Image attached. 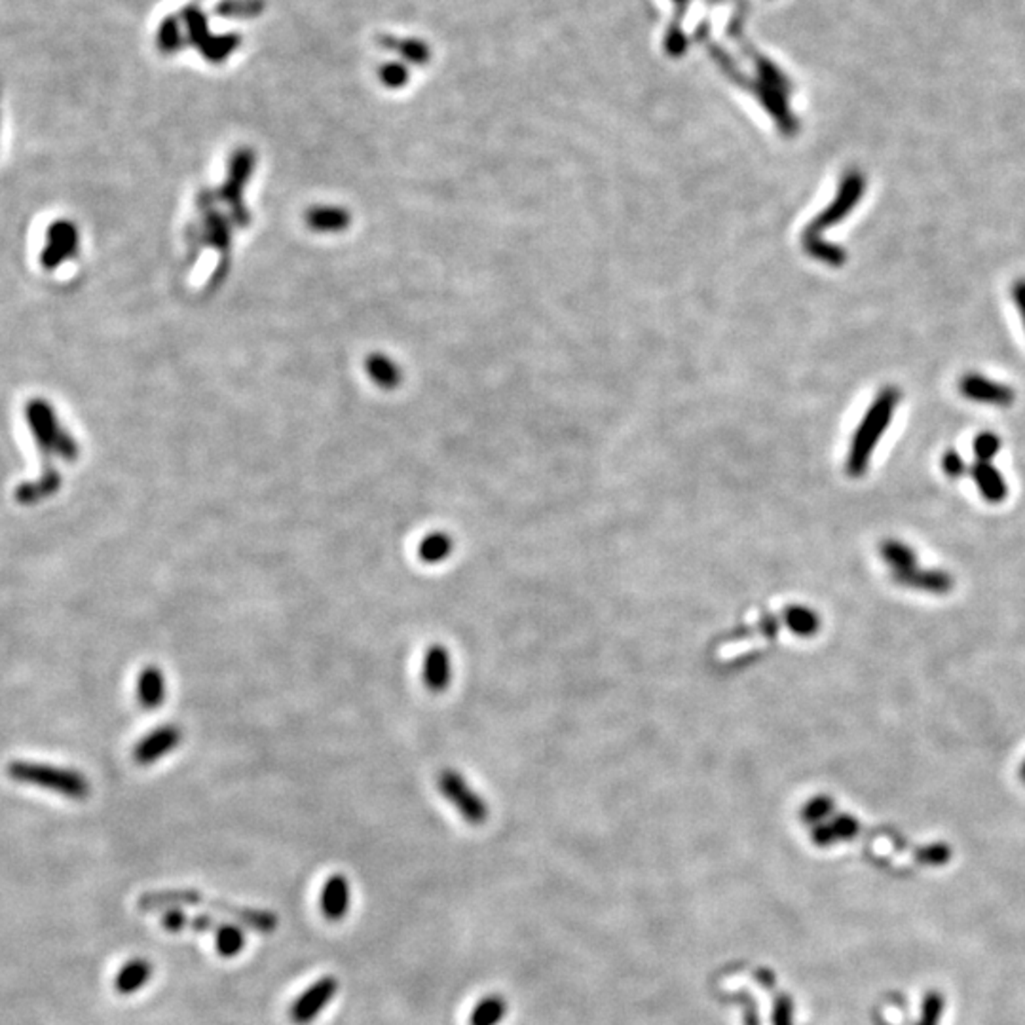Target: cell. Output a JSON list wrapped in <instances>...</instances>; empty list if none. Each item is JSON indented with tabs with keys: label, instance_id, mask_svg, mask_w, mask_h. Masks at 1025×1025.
I'll return each mask as SVG.
<instances>
[{
	"label": "cell",
	"instance_id": "cell-25",
	"mask_svg": "<svg viewBox=\"0 0 1025 1025\" xmlns=\"http://www.w3.org/2000/svg\"><path fill=\"white\" fill-rule=\"evenodd\" d=\"M943 1014V995L936 989L926 991L921 1004V1014L916 1025H940Z\"/></svg>",
	"mask_w": 1025,
	"mask_h": 1025
},
{
	"label": "cell",
	"instance_id": "cell-13",
	"mask_svg": "<svg viewBox=\"0 0 1025 1025\" xmlns=\"http://www.w3.org/2000/svg\"><path fill=\"white\" fill-rule=\"evenodd\" d=\"M349 909V883L344 875H332L322 891V911L329 921H340Z\"/></svg>",
	"mask_w": 1025,
	"mask_h": 1025
},
{
	"label": "cell",
	"instance_id": "cell-24",
	"mask_svg": "<svg viewBox=\"0 0 1025 1025\" xmlns=\"http://www.w3.org/2000/svg\"><path fill=\"white\" fill-rule=\"evenodd\" d=\"M787 623L788 627L792 629V633L796 634H802V636H811L816 631H819V616L814 612L807 610V607H790L788 616H787Z\"/></svg>",
	"mask_w": 1025,
	"mask_h": 1025
},
{
	"label": "cell",
	"instance_id": "cell-12",
	"mask_svg": "<svg viewBox=\"0 0 1025 1025\" xmlns=\"http://www.w3.org/2000/svg\"><path fill=\"white\" fill-rule=\"evenodd\" d=\"M424 684L431 693H443L452 680L451 651L443 644H434L424 659Z\"/></svg>",
	"mask_w": 1025,
	"mask_h": 1025
},
{
	"label": "cell",
	"instance_id": "cell-29",
	"mask_svg": "<svg viewBox=\"0 0 1025 1025\" xmlns=\"http://www.w3.org/2000/svg\"><path fill=\"white\" fill-rule=\"evenodd\" d=\"M773 1025H794V1004L787 993H780V995L775 997Z\"/></svg>",
	"mask_w": 1025,
	"mask_h": 1025
},
{
	"label": "cell",
	"instance_id": "cell-27",
	"mask_svg": "<svg viewBox=\"0 0 1025 1025\" xmlns=\"http://www.w3.org/2000/svg\"><path fill=\"white\" fill-rule=\"evenodd\" d=\"M831 811H834V804H831V799L826 796H819V797L811 799V802L805 805L804 821L807 824H821L828 819Z\"/></svg>",
	"mask_w": 1025,
	"mask_h": 1025
},
{
	"label": "cell",
	"instance_id": "cell-4",
	"mask_svg": "<svg viewBox=\"0 0 1025 1025\" xmlns=\"http://www.w3.org/2000/svg\"><path fill=\"white\" fill-rule=\"evenodd\" d=\"M8 773L13 780L54 790L71 799H86L90 794L88 779L73 771V769H59L30 762H13L8 767Z\"/></svg>",
	"mask_w": 1025,
	"mask_h": 1025
},
{
	"label": "cell",
	"instance_id": "cell-8",
	"mask_svg": "<svg viewBox=\"0 0 1025 1025\" xmlns=\"http://www.w3.org/2000/svg\"><path fill=\"white\" fill-rule=\"evenodd\" d=\"M959 392H960V395L967 397L969 401L991 405V407H1001V409L1011 407L1016 399V393L1011 386H1006V383L995 382L991 378H986L982 375H976V373L965 375L963 378L959 380Z\"/></svg>",
	"mask_w": 1025,
	"mask_h": 1025
},
{
	"label": "cell",
	"instance_id": "cell-7",
	"mask_svg": "<svg viewBox=\"0 0 1025 1025\" xmlns=\"http://www.w3.org/2000/svg\"><path fill=\"white\" fill-rule=\"evenodd\" d=\"M864 188H866V179H864V175L860 171H848L841 181L836 200L831 202L828 210L814 220L811 230L816 234L819 230H826L830 227H834L840 220H843L860 202Z\"/></svg>",
	"mask_w": 1025,
	"mask_h": 1025
},
{
	"label": "cell",
	"instance_id": "cell-14",
	"mask_svg": "<svg viewBox=\"0 0 1025 1025\" xmlns=\"http://www.w3.org/2000/svg\"><path fill=\"white\" fill-rule=\"evenodd\" d=\"M970 477L986 502L999 504L1006 498L1008 488L1004 478L991 461H976L970 468Z\"/></svg>",
	"mask_w": 1025,
	"mask_h": 1025
},
{
	"label": "cell",
	"instance_id": "cell-33",
	"mask_svg": "<svg viewBox=\"0 0 1025 1025\" xmlns=\"http://www.w3.org/2000/svg\"><path fill=\"white\" fill-rule=\"evenodd\" d=\"M672 3H675V4H676V10H678V15H676V18H675V22H672V25H670V27H668V29H675V30H682V18H684V13H685V6H687V3H690V0H672Z\"/></svg>",
	"mask_w": 1025,
	"mask_h": 1025
},
{
	"label": "cell",
	"instance_id": "cell-22",
	"mask_svg": "<svg viewBox=\"0 0 1025 1025\" xmlns=\"http://www.w3.org/2000/svg\"><path fill=\"white\" fill-rule=\"evenodd\" d=\"M245 946V935L242 928L232 923H222L215 933V948L222 957H236Z\"/></svg>",
	"mask_w": 1025,
	"mask_h": 1025
},
{
	"label": "cell",
	"instance_id": "cell-18",
	"mask_svg": "<svg viewBox=\"0 0 1025 1025\" xmlns=\"http://www.w3.org/2000/svg\"><path fill=\"white\" fill-rule=\"evenodd\" d=\"M59 487H61V475L56 469H46L39 480L20 485L18 490H15V500L25 505L37 504L47 498V495L56 494Z\"/></svg>",
	"mask_w": 1025,
	"mask_h": 1025
},
{
	"label": "cell",
	"instance_id": "cell-6",
	"mask_svg": "<svg viewBox=\"0 0 1025 1025\" xmlns=\"http://www.w3.org/2000/svg\"><path fill=\"white\" fill-rule=\"evenodd\" d=\"M80 245L76 224L69 219L54 220L46 230V244L40 253V264L46 271H54L71 261Z\"/></svg>",
	"mask_w": 1025,
	"mask_h": 1025
},
{
	"label": "cell",
	"instance_id": "cell-2",
	"mask_svg": "<svg viewBox=\"0 0 1025 1025\" xmlns=\"http://www.w3.org/2000/svg\"><path fill=\"white\" fill-rule=\"evenodd\" d=\"M900 403V392L894 386H885L874 399L872 407L864 416L862 424L858 426L857 434L851 443V451L847 458V473L851 477H860L866 471L872 452L875 451L877 443L883 437L885 429L889 427L894 410Z\"/></svg>",
	"mask_w": 1025,
	"mask_h": 1025
},
{
	"label": "cell",
	"instance_id": "cell-32",
	"mask_svg": "<svg viewBox=\"0 0 1025 1025\" xmlns=\"http://www.w3.org/2000/svg\"><path fill=\"white\" fill-rule=\"evenodd\" d=\"M1012 298H1014V304H1016L1018 314H1020V317H1021L1023 329H1025V278L1018 280V281L1012 285Z\"/></svg>",
	"mask_w": 1025,
	"mask_h": 1025
},
{
	"label": "cell",
	"instance_id": "cell-1",
	"mask_svg": "<svg viewBox=\"0 0 1025 1025\" xmlns=\"http://www.w3.org/2000/svg\"><path fill=\"white\" fill-rule=\"evenodd\" d=\"M183 906H194V908H210L213 911H219V914L227 916L232 921L242 923L253 931H259V933H274L278 928V916L271 914V911L266 909H253V908H244V906H236L232 902H224V900H217V899H210V896H205L198 891H192V889H173V891H159V892H151L145 894L141 899V908L147 909V911H156V909H171V908H183Z\"/></svg>",
	"mask_w": 1025,
	"mask_h": 1025
},
{
	"label": "cell",
	"instance_id": "cell-15",
	"mask_svg": "<svg viewBox=\"0 0 1025 1025\" xmlns=\"http://www.w3.org/2000/svg\"><path fill=\"white\" fill-rule=\"evenodd\" d=\"M137 699L142 709L156 711L162 707L166 699V678L164 672L151 665L141 670L137 680Z\"/></svg>",
	"mask_w": 1025,
	"mask_h": 1025
},
{
	"label": "cell",
	"instance_id": "cell-20",
	"mask_svg": "<svg viewBox=\"0 0 1025 1025\" xmlns=\"http://www.w3.org/2000/svg\"><path fill=\"white\" fill-rule=\"evenodd\" d=\"M454 549L452 538L444 532L427 534L418 546V556L426 564H439L451 556Z\"/></svg>",
	"mask_w": 1025,
	"mask_h": 1025
},
{
	"label": "cell",
	"instance_id": "cell-21",
	"mask_svg": "<svg viewBox=\"0 0 1025 1025\" xmlns=\"http://www.w3.org/2000/svg\"><path fill=\"white\" fill-rule=\"evenodd\" d=\"M881 556H883L885 563L892 568V572H902L917 566L914 549L896 539H887L883 546H881Z\"/></svg>",
	"mask_w": 1025,
	"mask_h": 1025
},
{
	"label": "cell",
	"instance_id": "cell-17",
	"mask_svg": "<svg viewBox=\"0 0 1025 1025\" xmlns=\"http://www.w3.org/2000/svg\"><path fill=\"white\" fill-rule=\"evenodd\" d=\"M858 830H860V826L853 819V816L838 814L828 823L816 824V828L813 830V840L819 847H826V845H834L836 841L853 840L858 834Z\"/></svg>",
	"mask_w": 1025,
	"mask_h": 1025
},
{
	"label": "cell",
	"instance_id": "cell-31",
	"mask_svg": "<svg viewBox=\"0 0 1025 1025\" xmlns=\"http://www.w3.org/2000/svg\"><path fill=\"white\" fill-rule=\"evenodd\" d=\"M739 1001H741L743 1006H745V1025H760V1016H758L756 1001L752 999L746 991L741 993Z\"/></svg>",
	"mask_w": 1025,
	"mask_h": 1025
},
{
	"label": "cell",
	"instance_id": "cell-30",
	"mask_svg": "<svg viewBox=\"0 0 1025 1025\" xmlns=\"http://www.w3.org/2000/svg\"><path fill=\"white\" fill-rule=\"evenodd\" d=\"M942 469L948 477L952 478H959L967 473V466H965V460L960 458L959 452L955 451H948L942 458Z\"/></svg>",
	"mask_w": 1025,
	"mask_h": 1025
},
{
	"label": "cell",
	"instance_id": "cell-10",
	"mask_svg": "<svg viewBox=\"0 0 1025 1025\" xmlns=\"http://www.w3.org/2000/svg\"><path fill=\"white\" fill-rule=\"evenodd\" d=\"M183 741V729L177 724H166L151 731L137 743L134 750V760L139 765H151L159 758L168 756L173 748H177Z\"/></svg>",
	"mask_w": 1025,
	"mask_h": 1025
},
{
	"label": "cell",
	"instance_id": "cell-28",
	"mask_svg": "<svg viewBox=\"0 0 1025 1025\" xmlns=\"http://www.w3.org/2000/svg\"><path fill=\"white\" fill-rule=\"evenodd\" d=\"M952 857V848L943 843H935V845H926L917 851V860L923 864H931V866H940V864H946Z\"/></svg>",
	"mask_w": 1025,
	"mask_h": 1025
},
{
	"label": "cell",
	"instance_id": "cell-19",
	"mask_svg": "<svg viewBox=\"0 0 1025 1025\" xmlns=\"http://www.w3.org/2000/svg\"><path fill=\"white\" fill-rule=\"evenodd\" d=\"M152 967L145 959H134L125 963L116 976V989L124 995H132L139 991L142 986H147L151 980Z\"/></svg>",
	"mask_w": 1025,
	"mask_h": 1025
},
{
	"label": "cell",
	"instance_id": "cell-9",
	"mask_svg": "<svg viewBox=\"0 0 1025 1025\" xmlns=\"http://www.w3.org/2000/svg\"><path fill=\"white\" fill-rule=\"evenodd\" d=\"M339 989V982L334 976H325L310 986L291 1006V1020L298 1025H306L317 1018V1014L332 1001Z\"/></svg>",
	"mask_w": 1025,
	"mask_h": 1025
},
{
	"label": "cell",
	"instance_id": "cell-16",
	"mask_svg": "<svg viewBox=\"0 0 1025 1025\" xmlns=\"http://www.w3.org/2000/svg\"><path fill=\"white\" fill-rule=\"evenodd\" d=\"M222 923L224 921H219L213 916H207V914L190 916V914H186L185 909H179V908L166 909L164 916H162L164 928L166 931H171V933H183V931H194V933L213 931V933H217Z\"/></svg>",
	"mask_w": 1025,
	"mask_h": 1025
},
{
	"label": "cell",
	"instance_id": "cell-11",
	"mask_svg": "<svg viewBox=\"0 0 1025 1025\" xmlns=\"http://www.w3.org/2000/svg\"><path fill=\"white\" fill-rule=\"evenodd\" d=\"M892 580L908 589H917L923 592H933V595H946L953 589V578L943 570L933 568H909L902 572H892Z\"/></svg>",
	"mask_w": 1025,
	"mask_h": 1025
},
{
	"label": "cell",
	"instance_id": "cell-3",
	"mask_svg": "<svg viewBox=\"0 0 1025 1025\" xmlns=\"http://www.w3.org/2000/svg\"><path fill=\"white\" fill-rule=\"evenodd\" d=\"M25 422L42 454H54L67 461L76 460L78 444L69 431L61 426L59 416L47 399H30L25 405Z\"/></svg>",
	"mask_w": 1025,
	"mask_h": 1025
},
{
	"label": "cell",
	"instance_id": "cell-23",
	"mask_svg": "<svg viewBox=\"0 0 1025 1025\" xmlns=\"http://www.w3.org/2000/svg\"><path fill=\"white\" fill-rule=\"evenodd\" d=\"M505 1016V1001L498 995H492L480 1001L471 1012V1025H498Z\"/></svg>",
	"mask_w": 1025,
	"mask_h": 1025
},
{
	"label": "cell",
	"instance_id": "cell-5",
	"mask_svg": "<svg viewBox=\"0 0 1025 1025\" xmlns=\"http://www.w3.org/2000/svg\"><path fill=\"white\" fill-rule=\"evenodd\" d=\"M437 787L446 802L456 807L463 821L469 824H483L488 819V805L485 799L454 769H444L439 773Z\"/></svg>",
	"mask_w": 1025,
	"mask_h": 1025
},
{
	"label": "cell",
	"instance_id": "cell-26",
	"mask_svg": "<svg viewBox=\"0 0 1025 1025\" xmlns=\"http://www.w3.org/2000/svg\"><path fill=\"white\" fill-rule=\"evenodd\" d=\"M972 451L976 461H991L1001 451V439L995 434H991V431H984V434L974 439Z\"/></svg>",
	"mask_w": 1025,
	"mask_h": 1025
},
{
	"label": "cell",
	"instance_id": "cell-34",
	"mask_svg": "<svg viewBox=\"0 0 1025 1025\" xmlns=\"http://www.w3.org/2000/svg\"><path fill=\"white\" fill-rule=\"evenodd\" d=\"M1020 779L1025 782V762H1023V765H1021V769H1020Z\"/></svg>",
	"mask_w": 1025,
	"mask_h": 1025
}]
</instances>
